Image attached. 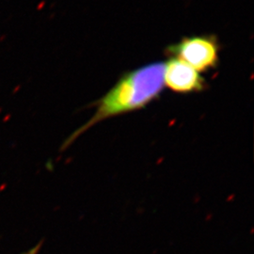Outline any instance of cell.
Instances as JSON below:
<instances>
[{
  "instance_id": "1",
  "label": "cell",
  "mask_w": 254,
  "mask_h": 254,
  "mask_svg": "<svg viewBox=\"0 0 254 254\" xmlns=\"http://www.w3.org/2000/svg\"><path fill=\"white\" fill-rule=\"evenodd\" d=\"M163 73L164 62L146 64L124 73L105 95L94 102V114L68 137L64 149L101 122L145 109L158 99L165 88Z\"/></svg>"
},
{
  "instance_id": "2",
  "label": "cell",
  "mask_w": 254,
  "mask_h": 254,
  "mask_svg": "<svg viewBox=\"0 0 254 254\" xmlns=\"http://www.w3.org/2000/svg\"><path fill=\"white\" fill-rule=\"evenodd\" d=\"M219 51L218 39L213 35L185 37L166 49L167 55L181 60L200 73L218 67Z\"/></svg>"
},
{
  "instance_id": "3",
  "label": "cell",
  "mask_w": 254,
  "mask_h": 254,
  "mask_svg": "<svg viewBox=\"0 0 254 254\" xmlns=\"http://www.w3.org/2000/svg\"><path fill=\"white\" fill-rule=\"evenodd\" d=\"M163 78L165 87L175 93L190 94L207 89V83L198 71L173 57L164 62Z\"/></svg>"
},
{
  "instance_id": "4",
  "label": "cell",
  "mask_w": 254,
  "mask_h": 254,
  "mask_svg": "<svg viewBox=\"0 0 254 254\" xmlns=\"http://www.w3.org/2000/svg\"><path fill=\"white\" fill-rule=\"evenodd\" d=\"M41 246H42V244L40 243V244H38V245L35 246L34 248L30 249L29 251H27V252H26V253H24V254H38L39 251H40V248H41Z\"/></svg>"
}]
</instances>
